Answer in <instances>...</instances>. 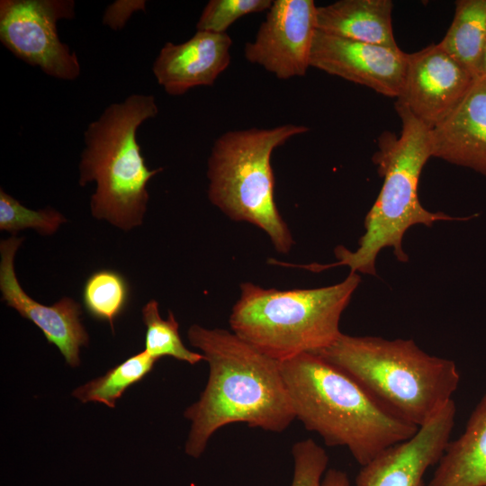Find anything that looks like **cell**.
<instances>
[{
	"label": "cell",
	"instance_id": "6da1fadb",
	"mask_svg": "<svg viewBox=\"0 0 486 486\" xmlns=\"http://www.w3.org/2000/svg\"><path fill=\"white\" fill-rule=\"evenodd\" d=\"M190 344L209 364V378L199 400L184 416L191 421L185 453L194 458L212 436L232 423L268 432L284 431L295 419L278 361L232 331L192 325Z\"/></svg>",
	"mask_w": 486,
	"mask_h": 486
},
{
	"label": "cell",
	"instance_id": "7a4b0ae2",
	"mask_svg": "<svg viewBox=\"0 0 486 486\" xmlns=\"http://www.w3.org/2000/svg\"><path fill=\"white\" fill-rule=\"evenodd\" d=\"M279 364L295 419L317 433L328 446L346 447L361 466L418 429L313 353Z\"/></svg>",
	"mask_w": 486,
	"mask_h": 486
},
{
	"label": "cell",
	"instance_id": "3957f363",
	"mask_svg": "<svg viewBox=\"0 0 486 486\" xmlns=\"http://www.w3.org/2000/svg\"><path fill=\"white\" fill-rule=\"evenodd\" d=\"M395 109L401 121L400 134L396 137L385 132L379 140L373 161L383 183L365 216V231L359 238L358 248L351 251L338 246L334 250L338 261L332 264H288L289 266L321 272L346 266L351 273L375 275V261L384 248H392L400 262L409 261L402 241L411 226L422 224L431 228L436 221L467 220L475 216L452 217L442 212H429L422 206L418 186L422 168L433 157L431 130L405 105L396 102Z\"/></svg>",
	"mask_w": 486,
	"mask_h": 486
},
{
	"label": "cell",
	"instance_id": "277c9868",
	"mask_svg": "<svg viewBox=\"0 0 486 486\" xmlns=\"http://www.w3.org/2000/svg\"><path fill=\"white\" fill-rule=\"evenodd\" d=\"M313 354L348 374L418 428L453 400L460 382L453 360L426 353L412 339L341 332L331 345Z\"/></svg>",
	"mask_w": 486,
	"mask_h": 486
},
{
	"label": "cell",
	"instance_id": "5b68a950",
	"mask_svg": "<svg viewBox=\"0 0 486 486\" xmlns=\"http://www.w3.org/2000/svg\"><path fill=\"white\" fill-rule=\"evenodd\" d=\"M158 113L151 94H133L110 104L84 133L79 184L96 183L92 215L125 231L141 225L148 202L147 184L163 168L149 169L137 141V130Z\"/></svg>",
	"mask_w": 486,
	"mask_h": 486
},
{
	"label": "cell",
	"instance_id": "8992f818",
	"mask_svg": "<svg viewBox=\"0 0 486 486\" xmlns=\"http://www.w3.org/2000/svg\"><path fill=\"white\" fill-rule=\"evenodd\" d=\"M360 282L350 272L340 283L312 289L243 283L229 319L231 331L278 362L323 349L340 335V318Z\"/></svg>",
	"mask_w": 486,
	"mask_h": 486
},
{
	"label": "cell",
	"instance_id": "52a82bcc",
	"mask_svg": "<svg viewBox=\"0 0 486 486\" xmlns=\"http://www.w3.org/2000/svg\"><path fill=\"white\" fill-rule=\"evenodd\" d=\"M309 130L304 125L229 130L213 143L207 163L208 198L226 216L261 229L275 250L288 253L294 240L274 196L273 151Z\"/></svg>",
	"mask_w": 486,
	"mask_h": 486
},
{
	"label": "cell",
	"instance_id": "ba28073f",
	"mask_svg": "<svg viewBox=\"0 0 486 486\" xmlns=\"http://www.w3.org/2000/svg\"><path fill=\"white\" fill-rule=\"evenodd\" d=\"M75 5L73 0H1L0 40L14 56L48 76L74 80L80 64L60 40L57 23L73 19Z\"/></svg>",
	"mask_w": 486,
	"mask_h": 486
},
{
	"label": "cell",
	"instance_id": "9c48e42d",
	"mask_svg": "<svg viewBox=\"0 0 486 486\" xmlns=\"http://www.w3.org/2000/svg\"><path fill=\"white\" fill-rule=\"evenodd\" d=\"M316 31L314 1H273L254 40L245 45V58L279 79L303 76Z\"/></svg>",
	"mask_w": 486,
	"mask_h": 486
},
{
	"label": "cell",
	"instance_id": "30bf717a",
	"mask_svg": "<svg viewBox=\"0 0 486 486\" xmlns=\"http://www.w3.org/2000/svg\"><path fill=\"white\" fill-rule=\"evenodd\" d=\"M476 78L438 44L408 54L398 103L430 130L459 104Z\"/></svg>",
	"mask_w": 486,
	"mask_h": 486
},
{
	"label": "cell",
	"instance_id": "8fae6325",
	"mask_svg": "<svg viewBox=\"0 0 486 486\" xmlns=\"http://www.w3.org/2000/svg\"><path fill=\"white\" fill-rule=\"evenodd\" d=\"M408 53L400 48L356 41L316 31L310 64L328 74L398 98Z\"/></svg>",
	"mask_w": 486,
	"mask_h": 486
},
{
	"label": "cell",
	"instance_id": "7c38bea8",
	"mask_svg": "<svg viewBox=\"0 0 486 486\" xmlns=\"http://www.w3.org/2000/svg\"><path fill=\"white\" fill-rule=\"evenodd\" d=\"M23 238L12 236L0 243V290L2 300L22 317L34 323L49 343L55 345L71 367L80 364L81 346L89 343L88 334L81 322V306L68 297H63L51 306L31 298L16 277L14 260Z\"/></svg>",
	"mask_w": 486,
	"mask_h": 486
},
{
	"label": "cell",
	"instance_id": "4fadbf2b",
	"mask_svg": "<svg viewBox=\"0 0 486 486\" xmlns=\"http://www.w3.org/2000/svg\"><path fill=\"white\" fill-rule=\"evenodd\" d=\"M455 411L452 400L413 436L361 466L356 486H423L428 469L439 462L450 442Z\"/></svg>",
	"mask_w": 486,
	"mask_h": 486
},
{
	"label": "cell",
	"instance_id": "5bb4252c",
	"mask_svg": "<svg viewBox=\"0 0 486 486\" xmlns=\"http://www.w3.org/2000/svg\"><path fill=\"white\" fill-rule=\"evenodd\" d=\"M232 40L226 33L197 31L188 40L166 42L156 58L152 71L171 95H181L200 86H212L230 63Z\"/></svg>",
	"mask_w": 486,
	"mask_h": 486
},
{
	"label": "cell",
	"instance_id": "9a60e30c",
	"mask_svg": "<svg viewBox=\"0 0 486 486\" xmlns=\"http://www.w3.org/2000/svg\"><path fill=\"white\" fill-rule=\"evenodd\" d=\"M433 157L486 176V76L477 77L456 108L431 130Z\"/></svg>",
	"mask_w": 486,
	"mask_h": 486
},
{
	"label": "cell",
	"instance_id": "2e32d148",
	"mask_svg": "<svg viewBox=\"0 0 486 486\" xmlns=\"http://www.w3.org/2000/svg\"><path fill=\"white\" fill-rule=\"evenodd\" d=\"M391 0H340L317 7V30L370 44L399 48L392 27Z\"/></svg>",
	"mask_w": 486,
	"mask_h": 486
},
{
	"label": "cell",
	"instance_id": "e0dca14e",
	"mask_svg": "<svg viewBox=\"0 0 486 486\" xmlns=\"http://www.w3.org/2000/svg\"><path fill=\"white\" fill-rule=\"evenodd\" d=\"M428 486H486V393L450 441Z\"/></svg>",
	"mask_w": 486,
	"mask_h": 486
},
{
	"label": "cell",
	"instance_id": "ac0fdd59",
	"mask_svg": "<svg viewBox=\"0 0 486 486\" xmlns=\"http://www.w3.org/2000/svg\"><path fill=\"white\" fill-rule=\"evenodd\" d=\"M438 45L475 78L486 50V0H458L453 22Z\"/></svg>",
	"mask_w": 486,
	"mask_h": 486
},
{
	"label": "cell",
	"instance_id": "d6986e66",
	"mask_svg": "<svg viewBox=\"0 0 486 486\" xmlns=\"http://www.w3.org/2000/svg\"><path fill=\"white\" fill-rule=\"evenodd\" d=\"M145 350L107 371L103 376L75 389L72 395L81 402H99L114 408L116 401L132 384L147 375L157 362Z\"/></svg>",
	"mask_w": 486,
	"mask_h": 486
},
{
	"label": "cell",
	"instance_id": "ffe728a7",
	"mask_svg": "<svg viewBox=\"0 0 486 486\" xmlns=\"http://www.w3.org/2000/svg\"><path fill=\"white\" fill-rule=\"evenodd\" d=\"M146 326L145 351L156 360L171 356L190 364L204 360L201 353L189 350L179 335V325L173 312L168 310L166 320L159 315L158 303L155 300L147 302L141 310Z\"/></svg>",
	"mask_w": 486,
	"mask_h": 486
},
{
	"label": "cell",
	"instance_id": "44dd1931",
	"mask_svg": "<svg viewBox=\"0 0 486 486\" xmlns=\"http://www.w3.org/2000/svg\"><path fill=\"white\" fill-rule=\"evenodd\" d=\"M129 294V284L120 273L103 269L87 278L82 298L86 311L96 320L109 322L113 330V323L124 310Z\"/></svg>",
	"mask_w": 486,
	"mask_h": 486
},
{
	"label": "cell",
	"instance_id": "7402d4cb",
	"mask_svg": "<svg viewBox=\"0 0 486 486\" xmlns=\"http://www.w3.org/2000/svg\"><path fill=\"white\" fill-rule=\"evenodd\" d=\"M66 221V218L54 209H28L3 189L0 190L1 230L15 236L22 230L32 229L40 235H52Z\"/></svg>",
	"mask_w": 486,
	"mask_h": 486
},
{
	"label": "cell",
	"instance_id": "603a6c76",
	"mask_svg": "<svg viewBox=\"0 0 486 486\" xmlns=\"http://www.w3.org/2000/svg\"><path fill=\"white\" fill-rule=\"evenodd\" d=\"M271 0H211L196 23L197 31L226 33L227 29L244 15L268 10Z\"/></svg>",
	"mask_w": 486,
	"mask_h": 486
},
{
	"label": "cell",
	"instance_id": "cb8c5ba5",
	"mask_svg": "<svg viewBox=\"0 0 486 486\" xmlns=\"http://www.w3.org/2000/svg\"><path fill=\"white\" fill-rule=\"evenodd\" d=\"M293 473L291 486H322L328 464L323 447L310 438L296 442L292 447Z\"/></svg>",
	"mask_w": 486,
	"mask_h": 486
},
{
	"label": "cell",
	"instance_id": "d4e9b609",
	"mask_svg": "<svg viewBox=\"0 0 486 486\" xmlns=\"http://www.w3.org/2000/svg\"><path fill=\"white\" fill-rule=\"evenodd\" d=\"M145 5L144 0H117L105 9L103 23L114 31L121 30L134 13L145 12Z\"/></svg>",
	"mask_w": 486,
	"mask_h": 486
},
{
	"label": "cell",
	"instance_id": "484cf974",
	"mask_svg": "<svg viewBox=\"0 0 486 486\" xmlns=\"http://www.w3.org/2000/svg\"><path fill=\"white\" fill-rule=\"evenodd\" d=\"M322 486H349V479L345 472L331 468L326 471Z\"/></svg>",
	"mask_w": 486,
	"mask_h": 486
},
{
	"label": "cell",
	"instance_id": "4316f807",
	"mask_svg": "<svg viewBox=\"0 0 486 486\" xmlns=\"http://www.w3.org/2000/svg\"><path fill=\"white\" fill-rule=\"evenodd\" d=\"M486 76V50H485L482 63L480 76Z\"/></svg>",
	"mask_w": 486,
	"mask_h": 486
}]
</instances>
